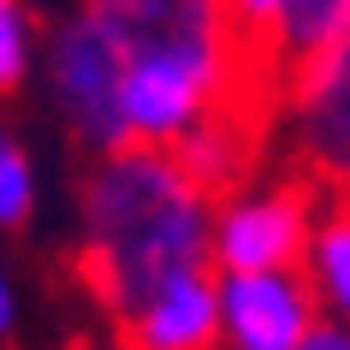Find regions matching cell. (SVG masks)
I'll use <instances>...</instances> for the list:
<instances>
[{"label": "cell", "mask_w": 350, "mask_h": 350, "mask_svg": "<svg viewBox=\"0 0 350 350\" xmlns=\"http://www.w3.org/2000/svg\"><path fill=\"white\" fill-rule=\"evenodd\" d=\"M125 59V125L178 148L232 107H273L279 77L250 54L226 0H77Z\"/></svg>", "instance_id": "1"}, {"label": "cell", "mask_w": 350, "mask_h": 350, "mask_svg": "<svg viewBox=\"0 0 350 350\" xmlns=\"http://www.w3.org/2000/svg\"><path fill=\"white\" fill-rule=\"evenodd\" d=\"M214 202L220 196L196 185L178 148L131 143L83 166L72 267L107 327L137 309L166 273L214 261Z\"/></svg>", "instance_id": "2"}, {"label": "cell", "mask_w": 350, "mask_h": 350, "mask_svg": "<svg viewBox=\"0 0 350 350\" xmlns=\"http://www.w3.org/2000/svg\"><path fill=\"white\" fill-rule=\"evenodd\" d=\"M273 161L321 196H350V30L279 77Z\"/></svg>", "instance_id": "3"}, {"label": "cell", "mask_w": 350, "mask_h": 350, "mask_svg": "<svg viewBox=\"0 0 350 350\" xmlns=\"http://www.w3.org/2000/svg\"><path fill=\"white\" fill-rule=\"evenodd\" d=\"M42 83L54 101L59 125L83 154H113L131 148L125 125V59L113 48V36L77 6L66 18L48 24V48H42Z\"/></svg>", "instance_id": "4"}, {"label": "cell", "mask_w": 350, "mask_h": 350, "mask_svg": "<svg viewBox=\"0 0 350 350\" xmlns=\"http://www.w3.org/2000/svg\"><path fill=\"white\" fill-rule=\"evenodd\" d=\"M327 196L291 172V166H267L250 185L226 190L214 202V267L220 273H279V267H303L321 226Z\"/></svg>", "instance_id": "5"}, {"label": "cell", "mask_w": 350, "mask_h": 350, "mask_svg": "<svg viewBox=\"0 0 350 350\" xmlns=\"http://www.w3.org/2000/svg\"><path fill=\"white\" fill-rule=\"evenodd\" d=\"M119 350H226V303H220V267L196 261L166 273L131 314L113 321Z\"/></svg>", "instance_id": "6"}, {"label": "cell", "mask_w": 350, "mask_h": 350, "mask_svg": "<svg viewBox=\"0 0 350 350\" xmlns=\"http://www.w3.org/2000/svg\"><path fill=\"white\" fill-rule=\"evenodd\" d=\"M226 350H303L327 327L321 297L303 267L279 273H220Z\"/></svg>", "instance_id": "7"}, {"label": "cell", "mask_w": 350, "mask_h": 350, "mask_svg": "<svg viewBox=\"0 0 350 350\" xmlns=\"http://www.w3.org/2000/svg\"><path fill=\"white\" fill-rule=\"evenodd\" d=\"M303 273L321 297V314L332 327H350V196H327L314 243L303 256Z\"/></svg>", "instance_id": "8"}, {"label": "cell", "mask_w": 350, "mask_h": 350, "mask_svg": "<svg viewBox=\"0 0 350 350\" xmlns=\"http://www.w3.org/2000/svg\"><path fill=\"white\" fill-rule=\"evenodd\" d=\"M42 48L48 30L36 24L30 0H0V101L30 90V77H42Z\"/></svg>", "instance_id": "9"}, {"label": "cell", "mask_w": 350, "mask_h": 350, "mask_svg": "<svg viewBox=\"0 0 350 350\" xmlns=\"http://www.w3.org/2000/svg\"><path fill=\"white\" fill-rule=\"evenodd\" d=\"M36 202H42L36 161L18 143V131L0 125V232H24V226L36 220Z\"/></svg>", "instance_id": "10"}, {"label": "cell", "mask_w": 350, "mask_h": 350, "mask_svg": "<svg viewBox=\"0 0 350 350\" xmlns=\"http://www.w3.org/2000/svg\"><path fill=\"white\" fill-rule=\"evenodd\" d=\"M285 6H291V0H226V12H232V24H238V36L250 42V54H256L267 72H273V42H279V24H285Z\"/></svg>", "instance_id": "11"}, {"label": "cell", "mask_w": 350, "mask_h": 350, "mask_svg": "<svg viewBox=\"0 0 350 350\" xmlns=\"http://www.w3.org/2000/svg\"><path fill=\"white\" fill-rule=\"evenodd\" d=\"M18 332V285H12V273H6V261H0V345Z\"/></svg>", "instance_id": "12"}, {"label": "cell", "mask_w": 350, "mask_h": 350, "mask_svg": "<svg viewBox=\"0 0 350 350\" xmlns=\"http://www.w3.org/2000/svg\"><path fill=\"white\" fill-rule=\"evenodd\" d=\"M303 350H350V327H332V321H327V327L314 332Z\"/></svg>", "instance_id": "13"}]
</instances>
